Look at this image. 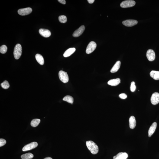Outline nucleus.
<instances>
[{
	"instance_id": "1",
	"label": "nucleus",
	"mask_w": 159,
	"mask_h": 159,
	"mask_svg": "<svg viewBox=\"0 0 159 159\" xmlns=\"http://www.w3.org/2000/svg\"><path fill=\"white\" fill-rule=\"evenodd\" d=\"M86 145L88 149L92 154H96L99 152V147L93 141H87Z\"/></svg>"
},
{
	"instance_id": "2",
	"label": "nucleus",
	"mask_w": 159,
	"mask_h": 159,
	"mask_svg": "<svg viewBox=\"0 0 159 159\" xmlns=\"http://www.w3.org/2000/svg\"><path fill=\"white\" fill-rule=\"evenodd\" d=\"M22 53V48L21 45L19 44H17L15 46L14 49V58L18 60L21 57Z\"/></svg>"
},
{
	"instance_id": "3",
	"label": "nucleus",
	"mask_w": 159,
	"mask_h": 159,
	"mask_svg": "<svg viewBox=\"0 0 159 159\" xmlns=\"http://www.w3.org/2000/svg\"><path fill=\"white\" fill-rule=\"evenodd\" d=\"M59 79L62 82L64 83H67L69 81L68 75L66 72L60 70L59 72Z\"/></svg>"
},
{
	"instance_id": "4",
	"label": "nucleus",
	"mask_w": 159,
	"mask_h": 159,
	"mask_svg": "<svg viewBox=\"0 0 159 159\" xmlns=\"http://www.w3.org/2000/svg\"><path fill=\"white\" fill-rule=\"evenodd\" d=\"M136 2L135 1L128 0L123 1L120 4V6L123 8H130L134 6L135 5Z\"/></svg>"
},
{
	"instance_id": "5",
	"label": "nucleus",
	"mask_w": 159,
	"mask_h": 159,
	"mask_svg": "<svg viewBox=\"0 0 159 159\" xmlns=\"http://www.w3.org/2000/svg\"><path fill=\"white\" fill-rule=\"evenodd\" d=\"M97 45L94 41L90 42L88 44L86 48V53L87 54H90L93 52L96 49Z\"/></svg>"
},
{
	"instance_id": "6",
	"label": "nucleus",
	"mask_w": 159,
	"mask_h": 159,
	"mask_svg": "<svg viewBox=\"0 0 159 159\" xmlns=\"http://www.w3.org/2000/svg\"><path fill=\"white\" fill-rule=\"evenodd\" d=\"M37 146H38L37 143L36 142H34L24 146L23 147L22 150L23 151H29L35 148Z\"/></svg>"
},
{
	"instance_id": "7",
	"label": "nucleus",
	"mask_w": 159,
	"mask_h": 159,
	"mask_svg": "<svg viewBox=\"0 0 159 159\" xmlns=\"http://www.w3.org/2000/svg\"><path fill=\"white\" fill-rule=\"evenodd\" d=\"M32 11V9L31 8H27L21 9L19 10L18 13L19 15L22 16H25L28 15L31 13Z\"/></svg>"
},
{
	"instance_id": "8",
	"label": "nucleus",
	"mask_w": 159,
	"mask_h": 159,
	"mask_svg": "<svg viewBox=\"0 0 159 159\" xmlns=\"http://www.w3.org/2000/svg\"><path fill=\"white\" fill-rule=\"evenodd\" d=\"M151 101L152 104L156 105L159 102V93L155 92L152 94L151 98Z\"/></svg>"
},
{
	"instance_id": "9",
	"label": "nucleus",
	"mask_w": 159,
	"mask_h": 159,
	"mask_svg": "<svg viewBox=\"0 0 159 159\" xmlns=\"http://www.w3.org/2000/svg\"><path fill=\"white\" fill-rule=\"evenodd\" d=\"M147 57L148 60L152 61L155 58V52L152 49L148 50L147 53Z\"/></svg>"
},
{
	"instance_id": "10",
	"label": "nucleus",
	"mask_w": 159,
	"mask_h": 159,
	"mask_svg": "<svg viewBox=\"0 0 159 159\" xmlns=\"http://www.w3.org/2000/svg\"><path fill=\"white\" fill-rule=\"evenodd\" d=\"M138 21L136 20H128L123 22L122 23L127 27H132L138 23Z\"/></svg>"
},
{
	"instance_id": "11",
	"label": "nucleus",
	"mask_w": 159,
	"mask_h": 159,
	"mask_svg": "<svg viewBox=\"0 0 159 159\" xmlns=\"http://www.w3.org/2000/svg\"><path fill=\"white\" fill-rule=\"evenodd\" d=\"M84 25H82L79 28L76 30L73 33V35L74 37H78L79 36L83 34L85 30Z\"/></svg>"
},
{
	"instance_id": "12",
	"label": "nucleus",
	"mask_w": 159,
	"mask_h": 159,
	"mask_svg": "<svg viewBox=\"0 0 159 159\" xmlns=\"http://www.w3.org/2000/svg\"><path fill=\"white\" fill-rule=\"evenodd\" d=\"M39 33L41 36L45 37H48L51 35V32L48 30L44 29H40Z\"/></svg>"
},
{
	"instance_id": "13",
	"label": "nucleus",
	"mask_w": 159,
	"mask_h": 159,
	"mask_svg": "<svg viewBox=\"0 0 159 159\" xmlns=\"http://www.w3.org/2000/svg\"><path fill=\"white\" fill-rule=\"evenodd\" d=\"M128 157V154L125 152H120L114 156L113 159H126Z\"/></svg>"
},
{
	"instance_id": "14",
	"label": "nucleus",
	"mask_w": 159,
	"mask_h": 159,
	"mask_svg": "<svg viewBox=\"0 0 159 159\" xmlns=\"http://www.w3.org/2000/svg\"><path fill=\"white\" fill-rule=\"evenodd\" d=\"M120 83V79L119 78H117L116 79L111 80L108 82V84L111 86H116L119 84Z\"/></svg>"
},
{
	"instance_id": "15",
	"label": "nucleus",
	"mask_w": 159,
	"mask_h": 159,
	"mask_svg": "<svg viewBox=\"0 0 159 159\" xmlns=\"http://www.w3.org/2000/svg\"><path fill=\"white\" fill-rule=\"evenodd\" d=\"M157 123L155 122H154L152 124L149 128V129L148 131L149 137H151L154 133L155 131L156 128H157Z\"/></svg>"
},
{
	"instance_id": "16",
	"label": "nucleus",
	"mask_w": 159,
	"mask_h": 159,
	"mask_svg": "<svg viewBox=\"0 0 159 159\" xmlns=\"http://www.w3.org/2000/svg\"><path fill=\"white\" fill-rule=\"evenodd\" d=\"M76 49L75 48H70L66 50L64 53L63 56L65 57H68L70 56L73 54L75 51Z\"/></svg>"
},
{
	"instance_id": "17",
	"label": "nucleus",
	"mask_w": 159,
	"mask_h": 159,
	"mask_svg": "<svg viewBox=\"0 0 159 159\" xmlns=\"http://www.w3.org/2000/svg\"><path fill=\"white\" fill-rule=\"evenodd\" d=\"M121 62L120 61L116 62L113 67H112L111 70V73H114L117 72L119 70L120 67Z\"/></svg>"
},
{
	"instance_id": "18",
	"label": "nucleus",
	"mask_w": 159,
	"mask_h": 159,
	"mask_svg": "<svg viewBox=\"0 0 159 159\" xmlns=\"http://www.w3.org/2000/svg\"><path fill=\"white\" fill-rule=\"evenodd\" d=\"M129 126L131 129H133L135 128L136 125V121L135 117L131 116L129 119Z\"/></svg>"
},
{
	"instance_id": "19",
	"label": "nucleus",
	"mask_w": 159,
	"mask_h": 159,
	"mask_svg": "<svg viewBox=\"0 0 159 159\" xmlns=\"http://www.w3.org/2000/svg\"><path fill=\"white\" fill-rule=\"evenodd\" d=\"M150 76L151 78L156 80H159V71L152 70L150 73Z\"/></svg>"
},
{
	"instance_id": "20",
	"label": "nucleus",
	"mask_w": 159,
	"mask_h": 159,
	"mask_svg": "<svg viewBox=\"0 0 159 159\" xmlns=\"http://www.w3.org/2000/svg\"><path fill=\"white\" fill-rule=\"evenodd\" d=\"M35 58L38 63L41 65L44 64V60L43 56L41 55L37 54L36 55Z\"/></svg>"
},
{
	"instance_id": "21",
	"label": "nucleus",
	"mask_w": 159,
	"mask_h": 159,
	"mask_svg": "<svg viewBox=\"0 0 159 159\" xmlns=\"http://www.w3.org/2000/svg\"><path fill=\"white\" fill-rule=\"evenodd\" d=\"M34 157V155L31 153H28L22 155L21 157L22 159H32Z\"/></svg>"
},
{
	"instance_id": "22",
	"label": "nucleus",
	"mask_w": 159,
	"mask_h": 159,
	"mask_svg": "<svg viewBox=\"0 0 159 159\" xmlns=\"http://www.w3.org/2000/svg\"><path fill=\"white\" fill-rule=\"evenodd\" d=\"M63 100L72 104L73 103L74 101L73 98L70 95H68L65 96L63 98Z\"/></svg>"
},
{
	"instance_id": "23",
	"label": "nucleus",
	"mask_w": 159,
	"mask_h": 159,
	"mask_svg": "<svg viewBox=\"0 0 159 159\" xmlns=\"http://www.w3.org/2000/svg\"><path fill=\"white\" fill-rule=\"evenodd\" d=\"M40 122V120L39 119H34L32 120L31 125L33 127H36L38 125Z\"/></svg>"
},
{
	"instance_id": "24",
	"label": "nucleus",
	"mask_w": 159,
	"mask_h": 159,
	"mask_svg": "<svg viewBox=\"0 0 159 159\" xmlns=\"http://www.w3.org/2000/svg\"><path fill=\"white\" fill-rule=\"evenodd\" d=\"M1 86L3 89H8L10 86L9 83L7 80L4 81L3 83H1Z\"/></svg>"
},
{
	"instance_id": "25",
	"label": "nucleus",
	"mask_w": 159,
	"mask_h": 159,
	"mask_svg": "<svg viewBox=\"0 0 159 159\" xmlns=\"http://www.w3.org/2000/svg\"><path fill=\"white\" fill-rule=\"evenodd\" d=\"M59 21L61 23H65L67 22V17L64 15L59 16L58 18Z\"/></svg>"
},
{
	"instance_id": "26",
	"label": "nucleus",
	"mask_w": 159,
	"mask_h": 159,
	"mask_svg": "<svg viewBox=\"0 0 159 159\" xmlns=\"http://www.w3.org/2000/svg\"><path fill=\"white\" fill-rule=\"evenodd\" d=\"M7 50H8V48L5 45L1 46L0 47V52L2 54H5L7 52Z\"/></svg>"
},
{
	"instance_id": "27",
	"label": "nucleus",
	"mask_w": 159,
	"mask_h": 159,
	"mask_svg": "<svg viewBox=\"0 0 159 159\" xmlns=\"http://www.w3.org/2000/svg\"><path fill=\"white\" fill-rule=\"evenodd\" d=\"M136 86L135 83L134 81L131 82L130 86V90L131 92H134L136 90Z\"/></svg>"
},
{
	"instance_id": "28",
	"label": "nucleus",
	"mask_w": 159,
	"mask_h": 159,
	"mask_svg": "<svg viewBox=\"0 0 159 159\" xmlns=\"http://www.w3.org/2000/svg\"><path fill=\"white\" fill-rule=\"evenodd\" d=\"M6 143V141L4 139H0V147H1L5 145Z\"/></svg>"
},
{
	"instance_id": "29",
	"label": "nucleus",
	"mask_w": 159,
	"mask_h": 159,
	"mask_svg": "<svg viewBox=\"0 0 159 159\" xmlns=\"http://www.w3.org/2000/svg\"><path fill=\"white\" fill-rule=\"evenodd\" d=\"M119 97L121 99H125L127 97V95L125 93H121L119 95Z\"/></svg>"
},
{
	"instance_id": "30",
	"label": "nucleus",
	"mask_w": 159,
	"mask_h": 159,
	"mask_svg": "<svg viewBox=\"0 0 159 159\" xmlns=\"http://www.w3.org/2000/svg\"><path fill=\"white\" fill-rule=\"evenodd\" d=\"M58 1L60 3L63 4V5L66 4V1L65 0H58Z\"/></svg>"
},
{
	"instance_id": "31",
	"label": "nucleus",
	"mask_w": 159,
	"mask_h": 159,
	"mask_svg": "<svg viewBox=\"0 0 159 159\" xmlns=\"http://www.w3.org/2000/svg\"><path fill=\"white\" fill-rule=\"evenodd\" d=\"M90 4H92L94 2V0H88L87 1Z\"/></svg>"
},
{
	"instance_id": "32",
	"label": "nucleus",
	"mask_w": 159,
	"mask_h": 159,
	"mask_svg": "<svg viewBox=\"0 0 159 159\" xmlns=\"http://www.w3.org/2000/svg\"><path fill=\"white\" fill-rule=\"evenodd\" d=\"M44 159H52L51 157H47L45 158Z\"/></svg>"
}]
</instances>
